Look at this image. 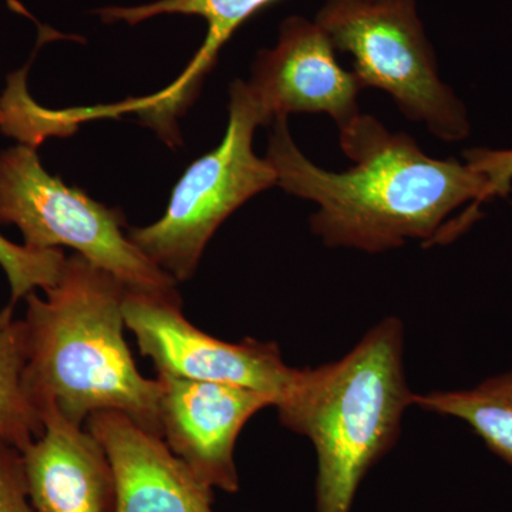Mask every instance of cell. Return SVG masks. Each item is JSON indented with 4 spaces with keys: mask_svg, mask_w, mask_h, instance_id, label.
Masks as SVG:
<instances>
[{
    "mask_svg": "<svg viewBox=\"0 0 512 512\" xmlns=\"http://www.w3.org/2000/svg\"><path fill=\"white\" fill-rule=\"evenodd\" d=\"M28 363L23 319L15 305L0 309V440L25 450L43 433V420L26 389Z\"/></svg>",
    "mask_w": 512,
    "mask_h": 512,
    "instance_id": "obj_14",
    "label": "cell"
},
{
    "mask_svg": "<svg viewBox=\"0 0 512 512\" xmlns=\"http://www.w3.org/2000/svg\"><path fill=\"white\" fill-rule=\"evenodd\" d=\"M116 476V512H215L214 488L185 466L163 437L127 414L106 410L87 419Z\"/></svg>",
    "mask_w": 512,
    "mask_h": 512,
    "instance_id": "obj_10",
    "label": "cell"
},
{
    "mask_svg": "<svg viewBox=\"0 0 512 512\" xmlns=\"http://www.w3.org/2000/svg\"><path fill=\"white\" fill-rule=\"evenodd\" d=\"M276 0H157L136 8L99 10L104 22L137 25L160 15L200 16L208 25L207 37L187 69L168 89L124 104V110L137 111L148 126L156 128L173 143L174 120L190 106L208 72L217 63L222 47L249 18Z\"/></svg>",
    "mask_w": 512,
    "mask_h": 512,
    "instance_id": "obj_12",
    "label": "cell"
},
{
    "mask_svg": "<svg viewBox=\"0 0 512 512\" xmlns=\"http://www.w3.org/2000/svg\"><path fill=\"white\" fill-rule=\"evenodd\" d=\"M43 433L22 451L36 512H116V476L100 441L43 407Z\"/></svg>",
    "mask_w": 512,
    "mask_h": 512,
    "instance_id": "obj_11",
    "label": "cell"
},
{
    "mask_svg": "<svg viewBox=\"0 0 512 512\" xmlns=\"http://www.w3.org/2000/svg\"><path fill=\"white\" fill-rule=\"evenodd\" d=\"M0 512H36L30 501L22 451L0 440Z\"/></svg>",
    "mask_w": 512,
    "mask_h": 512,
    "instance_id": "obj_16",
    "label": "cell"
},
{
    "mask_svg": "<svg viewBox=\"0 0 512 512\" xmlns=\"http://www.w3.org/2000/svg\"><path fill=\"white\" fill-rule=\"evenodd\" d=\"M127 286L82 255L66 258L53 288L25 298L26 389L83 427L93 413L127 414L161 437V383L137 369L124 329ZM42 416V414H40Z\"/></svg>",
    "mask_w": 512,
    "mask_h": 512,
    "instance_id": "obj_2",
    "label": "cell"
},
{
    "mask_svg": "<svg viewBox=\"0 0 512 512\" xmlns=\"http://www.w3.org/2000/svg\"><path fill=\"white\" fill-rule=\"evenodd\" d=\"M123 312L141 355L153 360L158 375L247 387L271 394L276 404L298 379L299 369L286 365L275 342L229 343L195 328L177 291L127 289Z\"/></svg>",
    "mask_w": 512,
    "mask_h": 512,
    "instance_id": "obj_7",
    "label": "cell"
},
{
    "mask_svg": "<svg viewBox=\"0 0 512 512\" xmlns=\"http://www.w3.org/2000/svg\"><path fill=\"white\" fill-rule=\"evenodd\" d=\"M3 121V110H2V104H0V126H2Z\"/></svg>",
    "mask_w": 512,
    "mask_h": 512,
    "instance_id": "obj_18",
    "label": "cell"
},
{
    "mask_svg": "<svg viewBox=\"0 0 512 512\" xmlns=\"http://www.w3.org/2000/svg\"><path fill=\"white\" fill-rule=\"evenodd\" d=\"M0 225H15L23 245L69 247L130 291L171 293L178 282L124 234L121 212L47 173L28 144L0 153Z\"/></svg>",
    "mask_w": 512,
    "mask_h": 512,
    "instance_id": "obj_6",
    "label": "cell"
},
{
    "mask_svg": "<svg viewBox=\"0 0 512 512\" xmlns=\"http://www.w3.org/2000/svg\"><path fill=\"white\" fill-rule=\"evenodd\" d=\"M316 23L335 49L353 57L363 89L389 93L409 119L440 140L468 137L466 106L441 82L416 0H328Z\"/></svg>",
    "mask_w": 512,
    "mask_h": 512,
    "instance_id": "obj_5",
    "label": "cell"
},
{
    "mask_svg": "<svg viewBox=\"0 0 512 512\" xmlns=\"http://www.w3.org/2000/svg\"><path fill=\"white\" fill-rule=\"evenodd\" d=\"M248 87L266 124L292 113H325L340 130L360 116L362 84L340 66L318 23L303 18L282 23L278 45L259 53Z\"/></svg>",
    "mask_w": 512,
    "mask_h": 512,
    "instance_id": "obj_9",
    "label": "cell"
},
{
    "mask_svg": "<svg viewBox=\"0 0 512 512\" xmlns=\"http://www.w3.org/2000/svg\"><path fill=\"white\" fill-rule=\"evenodd\" d=\"M229 120L220 146L194 161L175 185L167 211L148 227L128 228V238L175 281H187L222 222L259 192L278 184L274 167L252 148L266 119L248 83L229 89Z\"/></svg>",
    "mask_w": 512,
    "mask_h": 512,
    "instance_id": "obj_4",
    "label": "cell"
},
{
    "mask_svg": "<svg viewBox=\"0 0 512 512\" xmlns=\"http://www.w3.org/2000/svg\"><path fill=\"white\" fill-rule=\"evenodd\" d=\"M466 163L487 180V198L507 197L512 190V148L477 147L464 151Z\"/></svg>",
    "mask_w": 512,
    "mask_h": 512,
    "instance_id": "obj_17",
    "label": "cell"
},
{
    "mask_svg": "<svg viewBox=\"0 0 512 512\" xmlns=\"http://www.w3.org/2000/svg\"><path fill=\"white\" fill-rule=\"evenodd\" d=\"M161 437L202 483L237 493L235 444L254 414L275 406L271 394L231 384L158 375Z\"/></svg>",
    "mask_w": 512,
    "mask_h": 512,
    "instance_id": "obj_8",
    "label": "cell"
},
{
    "mask_svg": "<svg viewBox=\"0 0 512 512\" xmlns=\"http://www.w3.org/2000/svg\"><path fill=\"white\" fill-rule=\"evenodd\" d=\"M403 346L402 322L383 319L338 362L299 369L276 404L286 429L315 447L318 512L352 511L367 471L396 443L414 397L404 375Z\"/></svg>",
    "mask_w": 512,
    "mask_h": 512,
    "instance_id": "obj_3",
    "label": "cell"
},
{
    "mask_svg": "<svg viewBox=\"0 0 512 512\" xmlns=\"http://www.w3.org/2000/svg\"><path fill=\"white\" fill-rule=\"evenodd\" d=\"M286 119L272 123L265 158L276 185L319 205L311 227L329 247L383 252L409 239L444 244L451 238L446 221L458 208L470 204L476 220L488 201L487 180L471 165L427 156L412 137L390 133L375 117L360 114L340 128V147L355 163L343 173L303 156Z\"/></svg>",
    "mask_w": 512,
    "mask_h": 512,
    "instance_id": "obj_1",
    "label": "cell"
},
{
    "mask_svg": "<svg viewBox=\"0 0 512 512\" xmlns=\"http://www.w3.org/2000/svg\"><path fill=\"white\" fill-rule=\"evenodd\" d=\"M64 262L66 256L59 248L33 249L0 234V268L8 278L12 305L25 301L37 289L53 288L62 275Z\"/></svg>",
    "mask_w": 512,
    "mask_h": 512,
    "instance_id": "obj_15",
    "label": "cell"
},
{
    "mask_svg": "<svg viewBox=\"0 0 512 512\" xmlns=\"http://www.w3.org/2000/svg\"><path fill=\"white\" fill-rule=\"evenodd\" d=\"M413 404L464 421L491 453L512 466V369L470 389L414 394Z\"/></svg>",
    "mask_w": 512,
    "mask_h": 512,
    "instance_id": "obj_13",
    "label": "cell"
}]
</instances>
